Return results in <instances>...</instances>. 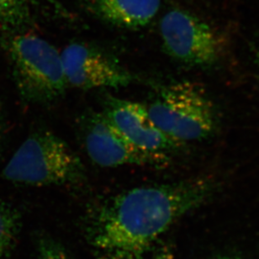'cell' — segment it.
Segmentation results:
<instances>
[{"instance_id": "6da1fadb", "label": "cell", "mask_w": 259, "mask_h": 259, "mask_svg": "<svg viewBox=\"0 0 259 259\" xmlns=\"http://www.w3.org/2000/svg\"><path fill=\"white\" fill-rule=\"evenodd\" d=\"M203 179L133 188L95 204L84 236L97 259H145L178 220L209 196Z\"/></svg>"}, {"instance_id": "7a4b0ae2", "label": "cell", "mask_w": 259, "mask_h": 259, "mask_svg": "<svg viewBox=\"0 0 259 259\" xmlns=\"http://www.w3.org/2000/svg\"><path fill=\"white\" fill-rule=\"evenodd\" d=\"M3 48L25 102L49 105L67 89L61 53L48 40L25 30L4 33Z\"/></svg>"}, {"instance_id": "3957f363", "label": "cell", "mask_w": 259, "mask_h": 259, "mask_svg": "<svg viewBox=\"0 0 259 259\" xmlns=\"http://www.w3.org/2000/svg\"><path fill=\"white\" fill-rule=\"evenodd\" d=\"M10 182L30 186H68L86 180V169L67 142L47 130L30 135L3 170Z\"/></svg>"}, {"instance_id": "277c9868", "label": "cell", "mask_w": 259, "mask_h": 259, "mask_svg": "<svg viewBox=\"0 0 259 259\" xmlns=\"http://www.w3.org/2000/svg\"><path fill=\"white\" fill-rule=\"evenodd\" d=\"M147 109L162 132L183 144L206 139L217 127L214 105L195 82L162 86Z\"/></svg>"}, {"instance_id": "5b68a950", "label": "cell", "mask_w": 259, "mask_h": 259, "mask_svg": "<svg viewBox=\"0 0 259 259\" xmlns=\"http://www.w3.org/2000/svg\"><path fill=\"white\" fill-rule=\"evenodd\" d=\"M81 130L89 157L100 167L132 165L160 168L169 162L167 155L150 152L135 144L103 111L83 115Z\"/></svg>"}, {"instance_id": "8992f818", "label": "cell", "mask_w": 259, "mask_h": 259, "mask_svg": "<svg viewBox=\"0 0 259 259\" xmlns=\"http://www.w3.org/2000/svg\"><path fill=\"white\" fill-rule=\"evenodd\" d=\"M165 50L176 60L192 66L217 63L223 53V39L217 30L191 13L172 10L160 22Z\"/></svg>"}, {"instance_id": "52a82bcc", "label": "cell", "mask_w": 259, "mask_h": 259, "mask_svg": "<svg viewBox=\"0 0 259 259\" xmlns=\"http://www.w3.org/2000/svg\"><path fill=\"white\" fill-rule=\"evenodd\" d=\"M67 87L80 90L126 87L136 77L96 48L81 43L67 46L61 53Z\"/></svg>"}, {"instance_id": "ba28073f", "label": "cell", "mask_w": 259, "mask_h": 259, "mask_svg": "<svg viewBox=\"0 0 259 259\" xmlns=\"http://www.w3.org/2000/svg\"><path fill=\"white\" fill-rule=\"evenodd\" d=\"M103 113L135 144L150 152L168 156L183 146L155 124L142 104L109 96Z\"/></svg>"}, {"instance_id": "9c48e42d", "label": "cell", "mask_w": 259, "mask_h": 259, "mask_svg": "<svg viewBox=\"0 0 259 259\" xmlns=\"http://www.w3.org/2000/svg\"><path fill=\"white\" fill-rule=\"evenodd\" d=\"M88 10L100 20L125 29H141L159 11L161 0H83Z\"/></svg>"}, {"instance_id": "30bf717a", "label": "cell", "mask_w": 259, "mask_h": 259, "mask_svg": "<svg viewBox=\"0 0 259 259\" xmlns=\"http://www.w3.org/2000/svg\"><path fill=\"white\" fill-rule=\"evenodd\" d=\"M29 0H0V30H25L30 22Z\"/></svg>"}, {"instance_id": "8fae6325", "label": "cell", "mask_w": 259, "mask_h": 259, "mask_svg": "<svg viewBox=\"0 0 259 259\" xmlns=\"http://www.w3.org/2000/svg\"><path fill=\"white\" fill-rule=\"evenodd\" d=\"M20 225V213L12 205L0 200V259L12 247Z\"/></svg>"}, {"instance_id": "7c38bea8", "label": "cell", "mask_w": 259, "mask_h": 259, "mask_svg": "<svg viewBox=\"0 0 259 259\" xmlns=\"http://www.w3.org/2000/svg\"><path fill=\"white\" fill-rule=\"evenodd\" d=\"M34 259H74L63 245L51 237H41Z\"/></svg>"}, {"instance_id": "4fadbf2b", "label": "cell", "mask_w": 259, "mask_h": 259, "mask_svg": "<svg viewBox=\"0 0 259 259\" xmlns=\"http://www.w3.org/2000/svg\"><path fill=\"white\" fill-rule=\"evenodd\" d=\"M145 259H172V252L167 246H159L153 248L149 257Z\"/></svg>"}, {"instance_id": "5bb4252c", "label": "cell", "mask_w": 259, "mask_h": 259, "mask_svg": "<svg viewBox=\"0 0 259 259\" xmlns=\"http://www.w3.org/2000/svg\"><path fill=\"white\" fill-rule=\"evenodd\" d=\"M3 134H4V119L0 110V145H1V141H2Z\"/></svg>"}, {"instance_id": "9a60e30c", "label": "cell", "mask_w": 259, "mask_h": 259, "mask_svg": "<svg viewBox=\"0 0 259 259\" xmlns=\"http://www.w3.org/2000/svg\"><path fill=\"white\" fill-rule=\"evenodd\" d=\"M48 2L52 3L53 5H57V3H56L55 0H48Z\"/></svg>"}, {"instance_id": "2e32d148", "label": "cell", "mask_w": 259, "mask_h": 259, "mask_svg": "<svg viewBox=\"0 0 259 259\" xmlns=\"http://www.w3.org/2000/svg\"><path fill=\"white\" fill-rule=\"evenodd\" d=\"M217 259H238V258H233V257H219V258Z\"/></svg>"}]
</instances>
